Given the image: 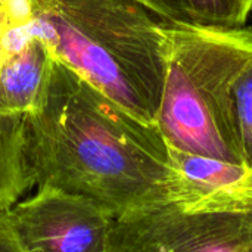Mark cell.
I'll return each mask as SVG.
<instances>
[{"instance_id": "obj_1", "label": "cell", "mask_w": 252, "mask_h": 252, "mask_svg": "<svg viewBox=\"0 0 252 252\" xmlns=\"http://www.w3.org/2000/svg\"><path fill=\"white\" fill-rule=\"evenodd\" d=\"M25 149L35 188L86 196L114 219L171 204L176 173L159 130L58 59L25 115Z\"/></svg>"}, {"instance_id": "obj_2", "label": "cell", "mask_w": 252, "mask_h": 252, "mask_svg": "<svg viewBox=\"0 0 252 252\" xmlns=\"http://www.w3.org/2000/svg\"><path fill=\"white\" fill-rule=\"evenodd\" d=\"M53 58L137 120L157 127L164 19L140 0H31ZM158 128V127H157Z\"/></svg>"}, {"instance_id": "obj_3", "label": "cell", "mask_w": 252, "mask_h": 252, "mask_svg": "<svg viewBox=\"0 0 252 252\" xmlns=\"http://www.w3.org/2000/svg\"><path fill=\"white\" fill-rule=\"evenodd\" d=\"M162 31L165 72L157 127L167 146L245 164L235 87L252 61V28L164 21Z\"/></svg>"}, {"instance_id": "obj_4", "label": "cell", "mask_w": 252, "mask_h": 252, "mask_svg": "<svg viewBox=\"0 0 252 252\" xmlns=\"http://www.w3.org/2000/svg\"><path fill=\"white\" fill-rule=\"evenodd\" d=\"M109 252H252V213L154 207L114 220Z\"/></svg>"}, {"instance_id": "obj_5", "label": "cell", "mask_w": 252, "mask_h": 252, "mask_svg": "<svg viewBox=\"0 0 252 252\" xmlns=\"http://www.w3.org/2000/svg\"><path fill=\"white\" fill-rule=\"evenodd\" d=\"M6 214L25 252H109L115 219L86 196L35 188Z\"/></svg>"}, {"instance_id": "obj_6", "label": "cell", "mask_w": 252, "mask_h": 252, "mask_svg": "<svg viewBox=\"0 0 252 252\" xmlns=\"http://www.w3.org/2000/svg\"><path fill=\"white\" fill-rule=\"evenodd\" d=\"M176 173L170 205L190 213H252V167L168 148Z\"/></svg>"}, {"instance_id": "obj_7", "label": "cell", "mask_w": 252, "mask_h": 252, "mask_svg": "<svg viewBox=\"0 0 252 252\" xmlns=\"http://www.w3.org/2000/svg\"><path fill=\"white\" fill-rule=\"evenodd\" d=\"M53 59L37 34L0 58V115L25 117L35 109Z\"/></svg>"}, {"instance_id": "obj_8", "label": "cell", "mask_w": 252, "mask_h": 252, "mask_svg": "<svg viewBox=\"0 0 252 252\" xmlns=\"http://www.w3.org/2000/svg\"><path fill=\"white\" fill-rule=\"evenodd\" d=\"M34 188L25 149V117L0 115V210L7 211Z\"/></svg>"}, {"instance_id": "obj_9", "label": "cell", "mask_w": 252, "mask_h": 252, "mask_svg": "<svg viewBox=\"0 0 252 252\" xmlns=\"http://www.w3.org/2000/svg\"><path fill=\"white\" fill-rule=\"evenodd\" d=\"M189 21L223 28L245 27L252 13V0H183Z\"/></svg>"}, {"instance_id": "obj_10", "label": "cell", "mask_w": 252, "mask_h": 252, "mask_svg": "<svg viewBox=\"0 0 252 252\" xmlns=\"http://www.w3.org/2000/svg\"><path fill=\"white\" fill-rule=\"evenodd\" d=\"M235 100L244 162L252 167V61L236 83Z\"/></svg>"}, {"instance_id": "obj_11", "label": "cell", "mask_w": 252, "mask_h": 252, "mask_svg": "<svg viewBox=\"0 0 252 252\" xmlns=\"http://www.w3.org/2000/svg\"><path fill=\"white\" fill-rule=\"evenodd\" d=\"M164 21H189L183 0H140Z\"/></svg>"}, {"instance_id": "obj_12", "label": "cell", "mask_w": 252, "mask_h": 252, "mask_svg": "<svg viewBox=\"0 0 252 252\" xmlns=\"http://www.w3.org/2000/svg\"><path fill=\"white\" fill-rule=\"evenodd\" d=\"M0 252H25L19 244L6 211L0 210Z\"/></svg>"}, {"instance_id": "obj_13", "label": "cell", "mask_w": 252, "mask_h": 252, "mask_svg": "<svg viewBox=\"0 0 252 252\" xmlns=\"http://www.w3.org/2000/svg\"><path fill=\"white\" fill-rule=\"evenodd\" d=\"M3 3L4 0H0V21H1V12H3Z\"/></svg>"}]
</instances>
